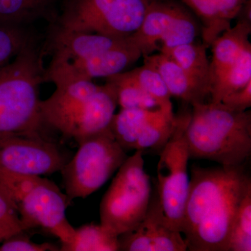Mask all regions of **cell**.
I'll return each mask as SVG.
<instances>
[{
  "instance_id": "7c38bea8",
  "label": "cell",
  "mask_w": 251,
  "mask_h": 251,
  "mask_svg": "<svg viewBox=\"0 0 251 251\" xmlns=\"http://www.w3.org/2000/svg\"><path fill=\"white\" fill-rule=\"evenodd\" d=\"M100 85L92 80H77L56 86L53 94L41 100L44 125L73 138L85 121L91 100Z\"/></svg>"
},
{
  "instance_id": "d6986e66",
  "label": "cell",
  "mask_w": 251,
  "mask_h": 251,
  "mask_svg": "<svg viewBox=\"0 0 251 251\" xmlns=\"http://www.w3.org/2000/svg\"><path fill=\"white\" fill-rule=\"evenodd\" d=\"M186 72L193 82L206 94H210V61L206 54V47L196 41L162 50Z\"/></svg>"
},
{
  "instance_id": "277c9868",
  "label": "cell",
  "mask_w": 251,
  "mask_h": 251,
  "mask_svg": "<svg viewBox=\"0 0 251 251\" xmlns=\"http://www.w3.org/2000/svg\"><path fill=\"white\" fill-rule=\"evenodd\" d=\"M0 185L12 199L26 230L39 227L58 238L62 244L72 242L75 228L66 216L69 203L52 181L0 172Z\"/></svg>"
},
{
  "instance_id": "ac0fdd59",
  "label": "cell",
  "mask_w": 251,
  "mask_h": 251,
  "mask_svg": "<svg viewBox=\"0 0 251 251\" xmlns=\"http://www.w3.org/2000/svg\"><path fill=\"white\" fill-rule=\"evenodd\" d=\"M144 64L154 69L161 75L171 97L191 105L204 103L207 96L198 87L186 72L163 52L143 56Z\"/></svg>"
},
{
  "instance_id": "603a6c76",
  "label": "cell",
  "mask_w": 251,
  "mask_h": 251,
  "mask_svg": "<svg viewBox=\"0 0 251 251\" xmlns=\"http://www.w3.org/2000/svg\"><path fill=\"white\" fill-rule=\"evenodd\" d=\"M106 79L107 83L112 86L116 93L117 105H120L122 108L144 110L161 108L156 99L130 78L125 72Z\"/></svg>"
},
{
  "instance_id": "4316f807",
  "label": "cell",
  "mask_w": 251,
  "mask_h": 251,
  "mask_svg": "<svg viewBox=\"0 0 251 251\" xmlns=\"http://www.w3.org/2000/svg\"><path fill=\"white\" fill-rule=\"evenodd\" d=\"M25 231L18 232L1 242L0 251H57L60 247L53 244L45 242L39 244L31 240L24 234Z\"/></svg>"
},
{
  "instance_id": "6da1fadb",
  "label": "cell",
  "mask_w": 251,
  "mask_h": 251,
  "mask_svg": "<svg viewBox=\"0 0 251 251\" xmlns=\"http://www.w3.org/2000/svg\"><path fill=\"white\" fill-rule=\"evenodd\" d=\"M251 187L244 166L191 169L180 232L187 250L229 251L238 206Z\"/></svg>"
},
{
  "instance_id": "2e32d148",
  "label": "cell",
  "mask_w": 251,
  "mask_h": 251,
  "mask_svg": "<svg viewBox=\"0 0 251 251\" xmlns=\"http://www.w3.org/2000/svg\"><path fill=\"white\" fill-rule=\"evenodd\" d=\"M250 3L244 5L238 14L235 25L224 31L211 43V79L237 62L248 47L251 46Z\"/></svg>"
},
{
  "instance_id": "30bf717a",
  "label": "cell",
  "mask_w": 251,
  "mask_h": 251,
  "mask_svg": "<svg viewBox=\"0 0 251 251\" xmlns=\"http://www.w3.org/2000/svg\"><path fill=\"white\" fill-rule=\"evenodd\" d=\"M68 161L57 145L41 135L0 138V172L41 176L60 172Z\"/></svg>"
},
{
  "instance_id": "7402d4cb",
  "label": "cell",
  "mask_w": 251,
  "mask_h": 251,
  "mask_svg": "<svg viewBox=\"0 0 251 251\" xmlns=\"http://www.w3.org/2000/svg\"><path fill=\"white\" fill-rule=\"evenodd\" d=\"M119 236L103 225L86 224L75 228L72 242L62 244V251H117Z\"/></svg>"
},
{
  "instance_id": "5bb4252c",
  "label": "cell",
  "mask_w": 251,
  "mask_h": 251,
  "mask_svg": "<svg viewBox=\"0 0 251 251\" xmlns=\"http://www.w3.org/2000/svg\"><path fill=\"white\" fill-rule=\"evenodd\" d=\"M119 251H185L181 232L170 227L160 211L158 200L151 198L145 219L135 228L120 234Z\"/></svg>"
},
{
  "instance_id": "9c48e42d",
  "label": "cell",
  "mask_w": 251,
  "mask_h": 251,
  "mask_svg": "<svg viewBox=\"0 0 251 251\" xmlns=\"http://www.w3.org/2000/svg\"><path fill=\"white\" fill-rule=\"evenodd\" d=\"M201 35V22L184 3L178 0H152L141 26L130 39L143 57L194 42Z\"/></svg>"
},
{
  "instance_id": "e0dca14e",
  "label": "cell",
  "mask_w": 251,
  "mask_h": 251,
  "mask_svg": "<svg viewBox=\"0 0 251 251\" xmlns=\"http://www.w3.org/2000/svg\"><path fill=\"white\" fill-rule=\"evenodd\" d=\"M201 22L202 44L206 49L217 36L231 27L232 21L249 0H179Z\"/></svg>"
},
{
  "instance_id": "8fae6325",
  "label": "cell",
  "mask_w": 251,
  "mask_h": 251,
  "mask_svg": "<svg viewBox=\"0 0 251 251\" xmlns=\"http://www.w3.org/2000/svg\"><path fill=\"white\" fill-rule=\"evenodd\" d=\"M175 125V115L161 108H122L114 115L110 129L125 151H161L171 137Z\"/></svg>"
},
{
  "instance_id": "8992f818",
  "label": "cell",
  "mask_w": 251,
  "mask_h": 251,
  "mask_svg": "<svg viewBox=\"0 0 251 251\" xmlns=\"http://www.w3.org/2000/svg\"><path fill=\"white\" fill-rule=\"evenodd\" d=\"M143 152L136 150L127 158L100 202V224L118 236L135 228L148 212L151 185Z\"/></svg>"
},
{
  "instance_id": "9a60e30c",
  "label": "cell",
  "mask_w": 251,
  "mask_h": 251,
  "mask_svg": "<svg viewBox=\"0 0 251 251\" xmlns=\"http://www.w3.org/2000/svg\"><path fill=\"white\" fill-rule=\"evenodd\" d=\"M128 38L60 30L51 27L48 46L52 54L50 66L82 60L126 44Z\"/></svg>"
},
{
  "instance_id": "f1b7e54d",
  "label": "cell",
  "mask_w": 251,
  "mask_h": 251,
  "mask_svg": "<svg viewBox=\"0 0 251 251\" xmlns=\"http://www.w3.org/2000/svg\"><path fill=\"white\" fill-rule=\"evenodd\" d=\"M2 221L21 222L12 199L0 185V222Z\"/></svg>"
},
{
  "instance_id": "52a82bcc",
  "label": "cell",
  "mask_w": 251,
  "mask_h": 251,
  "mask_svg": "<svg viewBox=\"0 0 251 251\" xmlns=\"http://www.w3.org/2000/svg\"><path fill=\"white\" fill-rule=\"evenodd\" d=\"M60 172L69 204L86 198L106 183L128 158L108 129L82 140Z\"/></svg>"
},
{
  "instance_id": "d4e9b609",
  "label": "cell",
  "mask_w": 251,
  "mask_h": 251,
  "mask_svg": "<svg viewBox=\"0 0 251 251\" xmlns=\"http://www.w3.org/2000/svg\"><path fill=\"white\" fill-rule=\"evenodd\" d=\"M251 251V187L247 190L236 211L229 251Z\"/></svg>"
},
{
  "instance_id": "83f0119b",
  "label": "cell",
  "mask_w": 251,
  "mask_h": 251,
  "mask_svg": "<svg viewBox=\"0 0 251 251\" xmlns=\"http://www.w3.org/2000/svg\"><path fill=\"white\" fill-rule=\"evenodd\" d=\"M221 103L230 110L237 112L246 111L251 106V82L241 90L229 94Z\"/></svg>"
},
{
  "instance_id": "44dd1931",
  "label": "cell",
  "mask_w": 251,
  "mask_h": 251,
  "mask_svg": "<svg viewBox=\"0 0 251 251\" xmlns=\"http://www.w3.org/2000/svg\"><path fill=\"white\" fill-rule=\"evenodd\" d=\"M53 0H0V24L27 27L43 18L53 19Z\"/></svg>"
},
{
  "instance_id": "ba28073f",
  "label": "cell",
  "mask_w": 251,
  "mask_h": 251,
  "mask_svg": "<svg viewBox=\"0 0 251 251\" xmlns=\"http://www.w3.org/2000/svg\"><path fill=\"white\" fill-rule=\"evenodd\" d=\"M191 112L181 110L175 115L174 129L161 150L157 166V200L160 211L166 224L179 232L189 187L187 171L190 156L185 130Z\"/></svg>"
},
{
  "instance_id": "f546056e",
  "label": "cell",
  "mask_w": 251,
  "mask_h": 251,
  "mask_svg": "<svg viewBox=\"0 0 251 251\" xmlns=\"http://www.w3.org/2000/svg\"><path fill=\"white\" fill-rule=\"evenodd\" d=\"M26 231L22 222L2 221L0 222V243L18 232Z\"/></svg>"
},
{
  "instance_id": "4fadbf2b",
  "label": "cell",
  "mask_w": 251,
  "mask_h": 251,
  "mask_svg": "<svg viewBox=\"0 0 251 251\" xmlns=\"http://www.w3.org/2000/svg\"><path fill=\"white\" fill-rule=\"evenodd\" d=\"M143 57L130 39L126 44L82 60L50 66L45 69L44 81L57 86L77 80L108 77L125 72Z\"/></svg>"
},
{
  "instance_id": "7a4b0ae2",
  "label": "cell",
  "mask_w": 251,
  "mask_h": 251,
  "mask_svg": "<svg viewBox=\"0 0 251 251\" xmlns=\"http://www.w3.org/2000/svg\"><path fill=\"white\" fill-rule=\"evenodd\" d=\"M185 138L190 159L242 166L251 155V112L234 111L221 102L193 104Z\"/></svg>"
},
{
  "instance_id": "484cf974",
  "label": "cell",
  "mask_w": 251,
  "mask_h": 251,
  "mask_svg": "<svg viewBox=\"0 0 251 251\" xmlns=\"http://www.w3.org/2000/svg\"><path fill=\"white\" fill-rule=\"evenodd\" d=\"M34 39L27 27L0 24V68L13 60Z\"/></svg>"
},
{
  "instance_id": "ffe728a7",
  "label": "cell",
  "mask_w": 251,
  "mask_h": 251,
  "mask_svg": "<svg viewBox=\"0 0 251 251\" xmlns=\"http://www.w3.org/2000/svg\"><path fill=\"white\" fill-rule=\"evenodd\" d=\"M251 82V46L243 52L239 59L210 82L211 102L221 103L225 97L241 90Z\"/></svg>"
},
{
  "instance_id": "cb8c5ba5",
  "label": "cell",
  "mask_w": 251,
  "mask_h": 251,
  "mask_svg": "<svg viewBox=\"0 0 251 251\" xmlns=\"http://www.w3.org/2000/svg\"><path fill=\"white\" fill-rule=\"evenodd\" d=\"M125 72L142 89L156 99L162 110L170 115H174L171 94L161 75L154 69L144 64L141 67Z\"/></svg>"
},
{
  "instance_id": "5b68a950",
  "label": "cell",
  "mask_w": 251,
  "mask_h": 251,
  "mask_svg": "<svg viewBox=\"0 0 251 251\" xmlns=\"http://www.w3.org/2000/svg\"><path fill=\"white\" fill-rule=\"evenodd\" d=\"M152 0H66L51 27L128 38L139 29Z\"/></svg>"
},
{
  "instance_id": "3957f363",
  "label": "cell",
  "mask_w": 251,
  "mask_h": 251,
  "mask_svg": "<svg viewBox=\"0 0 251 251\" xmlns=\"http://www.w3.org/2000/svg\"><path fill=\"white\" fill-rule=\"evenodd\" d=\"M43 52L36 39L0 68V138L41 135L39 90L44 81Z\"/></svg>"
}]
</instances>
